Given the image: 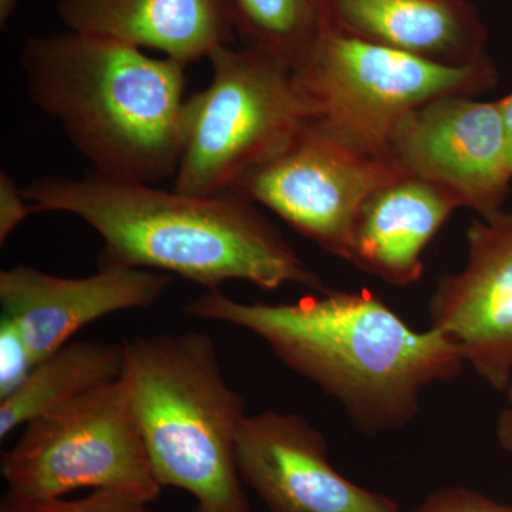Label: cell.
<instances>
[{
	"label": "cell",
	"instance_id": "cell-9",
	"mask_svg": "<svg viewBox=\"0 0 512 512\" xmlns=\"http://www.w3.org/2000/svg\"><path fill=\"white\" fill-rule=\"evenodd\" d=\"M387 154L403 173L448 192L478 218L503 211L512 171L498 100H431L397 124Z\"/></svg>",
	"mask_w": 512,
	"mask_h": 512
},
{
	"label": "cell",
	"instance_id": "cell-15",
	"mask_svg": "<svg viewBox=\"0 0 512 512\" xmlns=\"http://www.w3.org/2000/svg\"><path fill=\"white\" fill-rule=\"evenodd\" d=\"M329 5L336 26L369 42L454 66L488 59L450 0H329Z\"/></svg>",
	"mask_w": 512,
	"mask_h": 512
},
{
	"label": "cell",
	"instance_id": "cell-3",
	"mask_svg": "<svg viewBox=\"0 0 512 512\" xmlns=\"http://www.w3.org/2000/svg\"><path fill=\"white\" fill-rule=\"evenodd\" d=\"M32 103L62 126L93 171L157 185L183 153L185 67L90 33L30 37L20 53Z\"/></svg>",
	"mask_w": 512,
	"mask_h": 512
},
{
	"label": "cell",
	"instance_id": "cell-23",
	"mask_svg": "<svg viewBox=\"0 0 512 512\" xmlns=\"http://www.w3.org/2000/svg\"><path fill=\"white\" fill-rule=\"evenodd\" d=\"M501 116H503L505 134H507L508 153H510V165L512 171V92L498 100Z\"/></svg>",
	"mask_w": 512,
	"mask_h": 512
},
{
	"label": "cell",
	"instance_id": "cell-7",
	"mask_svg": "<svg viewBox=\"0 0 512 512\" xmlns=\"http://www.w3.org/2000/svg\"><path fill=\"white\" fill-rule=\"evenodd\" d=\"M0 470L10 493L32 498L92 488L148 504L163 490L123 376L26 424Z\"/></svg>",
	"mask_w": 512,
	"mask_h": 512
},
{
	"label": "cell",
	"instance_id": "cell-4",
	"mask_svg": "<svg viewBox=\"0 0 512 512\" xmlns=\"http://www.w3.org/2000/svg\"><path fill=\"white\" fill-rule=\"evenodd\" d=\"M124 346L123 379L160 484L190 493L198 512H252L237 463L245 400L225 379L212 339L185 332Z\"/></svg>",
	"mask_w": 512,
	"mask_h": 512
},
{
	"label": "cell",
	"instance_id": "cell-20",
	"mask_svg": "<svg viewBox=\"0 0 512 512\" xmlns=\"http://www.w3.org/2000/svg\"><path fill=\"white\" fill-rule=\"evenodd\" d=\"M412 512H512V505L498 503L468 488H443Z\"/></svg>",
	"mask_w": 512,
	"mask_h": 512
},
{
	"label": "cell",
	"instance_id": "cell-5",
	"mask_svg": "<svg viewBox=\"0 0 512 512\" xmlns=\"http://www.w3.org/2000/svg\"><path fill=\"white\" fill-rule=\"evenodd\" d=\"M208 60L210 84L185 103L183 153L173 187L183 194L234 191L315 119L295 73L275 56L252 46H221Z\"/></svg>",
	"mask_w": 512,
	"mask_h": 512
},
{
	"label": "cell",
	"instance_id": "cell-16",
	"mask_svg": "<svg viewBox=\"0 0 512 512\" xmlns=\"http://www.w3.org/2000/svg\"><path fill=\"white\" fill-rule=\"evenodd\" d=\"M124 363V343H67L40 360L18 392L0 400V439L83 394L116 382L123 376Z\"/></svg>",
	"mask_w": 512,
	"mask_h": 512
},
{
	"label": "cell",
	"instance_id": "cell-21",
	"mask_svg": "<svg viewBox=\"0 0 512 512\" xmlns=\"http://www.w3.org/2000/svg\"><path fill=\"white\" fill-rule=\"evenodd\" d=\"M37 212L35 205L19 190L15 180L0 173V244H5L13 231L22 224L29 215Z\"/></svg>",
	"mask_w": 512,
	"mask_h": 512
},
{
	"label": "cell",
	"instance_id": "cell-8",
	"mask_svg": "<svg viewBox=\"0 0 512 512\" xmlns=\"http://www.w3.org/2000/svg\"><path fill=\"white\" fill-rule=\"evenodd\" d=\"M404 177L390 158L312 119L284 153L245 175L234 191L346 261L366 202Z\"/></svg>",
	"mask_w": 512,
	"mask_h": 512
},
{
	"label": "cell",
	"instance_id": "cell-25",
	"mask_svg": "<svg viewBox=\"0 0 512 512\" xmlns=\"http://www.w3.org/2000/svg\"><path fill=\"white\" fill-rule=\"evenodd\" d=\"M311 2L313 3H316V5H322L323 2H325V0H311Z\"/></svg>",
	"mask_w": 512,
	"mask_h": 512
},
{
	"label": "cell",
	"instance_id": "cell-24",
	"mask_svg": "<svg viewBox=\"0 0 512 512\" xmlns=\"http://www.w3.org/2000/svg\"><path fill=\"white\" fill-rule=\"evenodd\" d=\"M18 2L19 0H0V23H2V25H5L10 15L15 12Z\"/></svg>",
	"mask_w": 512,
	"mask_h": 512
},
{
	"label": "cell",
	"instance_id": "cell-22",
	"mask_svg": "<svg viewBox=\"0 0 512 512\" xmlns=\"http://www.w3.org/2000/svg\"><path fill=\"white\" fill-rule=\"evenodd\" d=\"M504 393L507 394V407L498 416L495 436L500 447L512 456V377Z\"/></svg>",
	"mask_w": 512,
	"mask_h": 512
},
{
	"label": "cell",
	"instance_id": "cell-17",
	"mask_svg": "<svg viewBox=\"0 0 512 512\" xmlns=\"http://www.w3.org/2000/svg\"><path fill=\"white\" fill-rule=\"evenodd\" d=\"M235 29L252 47L275 56L293 72L319 35L322 8L311 0H229Z\"/></svg>",
	"mask_w": 512,
	"mask_h": 512
},
{
	"label": "cell",
	"instance_id": "cell-13",
	"mask_svg": "<svg viewBox=\"0 0 512 512\" xmlns=\"http://www.w3.org/2000/svg\"><path fill=\"white\" fill-rule=\"evenodd\" d=\"M57 15L70 30L198 62L235 33L229 0H60Z\"/></svg>",
	"mask_w": 512,
	"mask_h": 512
},
{
	"label": "cell",
	"instance_id": "cell-14",
	"mask_svg": "<svg viewBox=\"0 0 512 512\" xmlns=\"http://www.w3.org/2000/svg\"><path fill=\"white\" fill-rule=\"evenodd\" d=\"M458 208L448 192L407 175L366 202L346 261L389 285L416 284L424 251Z\"/></svg>",
	"mask_w": 512,
	"mask_h": 512
},
{
	"label": "cell",
	"instance_id": "cell-11",
	"mask_svg": "<svg viewBox=\"0 0 512 512\" xmlns=\"http://www.w3.org/2000/svg\"><path fill=\"white\" fill-rule=\"evenodd\" d=\"M463 271L441 276L429 302L430 328L460 349L466 365L505 392L512 377V214L476 218Z\"/></svg>",
	"mask_w": 512,
	"mask_h": 512
},
{
	"label": "cell",
	"instance_id": "cell-12",
	"mask_svg": "<svg viewBox=\"0 0 512 512\" xmlns=\"http://www.w3.org/2000/svg\"><path fill=\"white\" fill-rule=\"evenodd\" d=\"M171 284L151 269L100 265L86 278H62L19 265L0 272V303L39 363L104 316L151 308Z\"/></svg>",
	"mask_w": 512,
	"mask_h": 512
},
{
	"label": "cell",
	"instance_id": "cell-6",
	"mask_svg": "<svg viewBox=\"0 0 512 512\" xmlns=\"http://www.w3.org/2000/svg\"><path fill=\"white\" fill-rule=\"evenodd\" d=\"M293 73L316 120L386 158L394 128L410 111L439 97H473L498 83L490 59L433 62L350 35L323 12L311 52Z\"/></svg>",
	"mask_w": 512,
	"mask_h": 512
},
{
	"label": "cell",
	"instance_id": "cell-2",
	"mask_svg": "<svg viewBox=\"0 0 512 512\" xmlns=\"http://www.w3.org/2000/svg\"><path fill=\"white\" fill-rule=\"evenodd\" d=\"M22 191L37 212H66L89 224L103 239L100 265L183 276L207 291L229 281L328 291L282 232L235 191L183 194L93 170L83 178H37Z\"/></svg>",
	"mask_w": 512,
	"mask_h": 512
},
{
	"label": "cell",
	"instance_id": "cell-19",
	"mask_svg": "<svg viewBox=\"0 0 512 512\" xmlns=\"http://www.w3.org/2000/svg\"><path fill=\"white\" fill-rule=\"evenodd\" d=\"M37 365L15 323L0 320V400L18 392Z\"/></svg>",
	"mask_w": 512,
	"mask_h": 512
},
{
	"label": "cell",
	"instance_id": "cell-18",
	"mask_svg": "<svg viewBox=\"0 0 512 512\" xmlns=\"http://www.w3.org/2000/svg\"><path fill=\"white\" fill-rule=\"evenodd\" d=\"M0 512H156L147 504L137 503L123 495L107 490L93 493L77 500L64 498H32L10 493L2 498Z\"/></svg>",
	"mask_w": 512,
	"mask_h": 512
},
{
	"label": "cell",
	"instance_id": "cell-1",
	"mask_svg": "<svg viewBox=\"0 0 512 512\" xmlns=\"http://www.w3.org/2000/svg\"><path fill=\"white\" fill-rule=\"evenodd\" d=\"M184 312L261 339L292 372L335 399L367 436L409 426L424 390L456 379L466 365L443 332L410 328L372 291L328 289L276 305L207 291Z\"/></svg>",
	"mask_w": 512,
	"mask_h": 512
},
{
	"label": "cell",
	"instance_id": "cell-10",
	"mask_svg": "<svg viewBox=\"0 0 512 512\" xmlns=\"http://www.w3.org/2000/svg\"><path fill=\"white\" fill-rule=\"evenodd\" d=\"M237 463L241 480L271 512H402L392 498L342 476L325 434L299 414H247Z\"/></svg>",
	"mask_w": 512,
	"mask_h": 512
}]
</instances>
